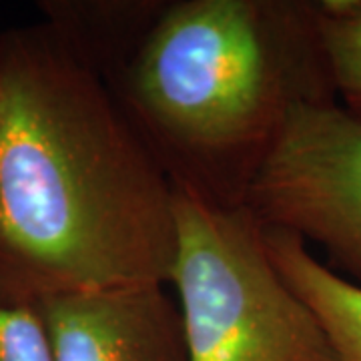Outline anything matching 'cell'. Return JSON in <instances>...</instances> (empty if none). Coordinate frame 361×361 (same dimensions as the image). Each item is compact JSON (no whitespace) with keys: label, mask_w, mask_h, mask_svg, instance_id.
Listing matches in <instances>:
<instances>
[{"label":"cell","mask_w":361,"mask_h":361,"mask_svg":"<svg viewBox=\"0 0 361 361\" xmlns=\"http://www.w3.org/2000/svg\"><path fill=\"white\" fill-rule=\"evenodd\" d=\"M175 185L51 25L0 35V299L167 285Z\"/></svg>","instance_id":"cell-1"},{"label":"cell","mask_w":361,"mask_h":361,"mask_svg":"<svg viewBox=\"0 0 361 361\" xmlns=\"http://www.w3.org/2000/svg\"><path fill=\"white\" fill-rule=\"evenodd\" d=\"M106 82L177 189L243 207L291 113L336 103L317 2H165Z\"/></svg>","instance_id":"cell-2"},{"label":"cell","mask_w":361,"mask_h":361,"mask_svg":"<svg viewBox=\"0 0 361 361\" xmlns=\"http://www.w3.org/2000/svg\"><path fill=\"white\" fill-rule=\"evenodd\" d=\"M177 291L189 361H341L311 307L271 261L245 207L175 187Z\"/></svg>","instance_id":"cell-3"},{"label":"cell","mask_w":361,"mask_h":361,"mask_svg":"<svg viewBox=\"0 0 361 361\" xmlns=\"http://www.w3.org/2000/svg\"><path fill=\"white\" fill-rule=\"evenodd\" d=\"M243 207L267 229L323 245L361 281V116L337 101L295 109Z\"/></svg>","instance_id":"cell-4"},{"label":"cell","mask_w":361,"mask_h":361,"mask_svg":"<svg viewBox=\"0 0 361 361\" xmlns=\"http://www.w3.org/2000/svg\"><path fill=\"white\" fill-rule=\"evenodd\" d=\"M167 285L40 299L52 361H189L179 303Z\"/></svg>","instance_id":"cell-5"},{"label":"cell","mask_w":361,"mask_h":361,"mask_svg":"<svg viewBox=\"0 0 361 361\" xmlns=\"http://www.w3.org/2000/svg\"><path fill=\"white\" fill-rule=\"evenodd\" d=\"M263 233L271 261L315 313L339 360L361 361V285L323 265L293 233L267 227Z\"/></svg>","instance_id":"cell-6"},{"label":"cell","mask_w":361,"mask_h":361,"mask_svg":"<svg viewBox=\"0 0 361 361\" xmlns=\"http://www.w3.org/2000/svg\"><path fill=\"white\" fill-rule=\"evenodd\" d=\"M317 11L337 99L361 116V0L317 2Z\"/></svg>","instance_id":"cell-7"},{"label":"cell","mask_w":361,"mask_h":361,"mask_svg":"<svg viewBox=\"0 0 361 361\" xmlns=\"http://www.w3.org/2000/svg\"><path fill=\"white\" fill-rule=\"evenodd\" d=\"M0 361H52L51 339L37 305L0 299Z\"/></svg>","instance_id":"cell-8"}]
</instances>
